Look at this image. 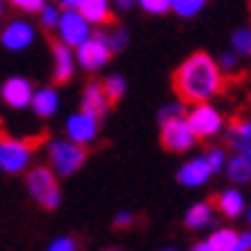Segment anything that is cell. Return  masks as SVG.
I'll return each instance as SVG.
<instances>
[{"instance_id": "d590c367", "label": "cell", "mask_w": 251, "mask_h": 251, "mask_svg": "<svg viewBox=\"0 0 251 251\" xmlns=\"http://www.w3.org/2000/svg\"><path fill=\"white\" fill-rule=\"evenodd\" d=\"M0 16H3V0H0Z\"/></svg>"}, {"instance_id": "52a82bcc", "label": "cell", "mask_w": 251, "mask_h": 251, "mask_svg": "<svg viewBox=\"0 0 251 251\" xmlns=\"http://www.w3.org/2000/svg\"><path fill=\"white\" fill-rule=\"evenodd\" d=\"M56 28L62 33V41L67 47H79L87 36H90V26L87 21L77 13V10H67L64 16H59L56 21Z\"/></svg>"}, {"instance_id": "1f68e13d", "label": "cell", "mask_w": 251, "mask_h": 251, "mask_svg": "<svg viewBox=\"0 0 251 251\" xmlns=\"http://www.w3.org/2000/svg\"><path fill=\"white\" fill-rule=\"evenodd\" d=\"M116 5H118L121 10H131V8L136 5V0H116Z\"/></svg>"}, {"instance_id": "4316f807", "label": "cell", "mask_w": 251, "mask_h": 251, "mask_svg": "<svg viewBox=\"0 0 251 251\" xmlns=\"http://www.w3.org/2000/svg\"><path fill=\"white\" fill-rule=\"evenodd\" d=\"M8 3L16 5V8H21V10H28V13H39L47 0H8Z\"/></svg>"}, {"instance_id": "30bf717a", "label": "cell", "mask_w": 251, "mask_h": 251, "mask_svg": "<svg viewBox=\"0 0 251 251\" xmlns=\"http://www.w3.org/2000/svg\"><path fill=\"white\" fill-rule=\"evenodd\" d=\"M67 133H70V139L77 141V144H87L95 139L98 133V118L87 116V113H79V116H72L67 121Z\"/></svg>"}, {"instance_id": "d6a6232c", "label": "cell", "mask_w": 251, "mask_h": 251, "mask_svg": "<svg viewBox=\"0 0 251 251\" xmlns=\"http://www.w3.org/2000/svg\"><path fill=\"white\" fill-rule=\"evenodd\" d=\"M192 251H213V249H210L208 241H202V244H195V246H192Z\"/></svg>"}, {"instance_id": "5bb4252c", "label": "cell", "mask_w": 251, "mask_h": 251, "mask_svg": "<svg viewBox=\"0 0 251 251\" xmlns=\"http://www.w3.org/2000/svg\"><path fill=\"white\" fill-rule=\"evenodd\" d=\"M110 108V102L102 93V85L100 82H90L87 90H85V98H82V113L93 118H102V113Z\"/></svg>"}, {"instance_id": "484cf974", "label": "cell", "mask_w": 251, "mask_h": 251, "mask_svg": "<svg viewBox=\"0 0 251 251\" xmlns=\"http://www.w3.org/2000/svg\"><path fill=\"white\" fill-rule=\"evenodd\" d=\"M249 44H251V36H249V28H238L236 33H233V47L241 51V54H249Z\"/></svg>"}, {"instance_id": "603a6c76", "label": "cell", "mask_w": 251, "mask_h": 251, "mask_svg": "<svg viewBox=\"0 0 251 251\" xmlns=\"http://www.w3.org/2000/svg\"><path fill=\"white\" fill-rule=\"evenodd\" d=\"M202 5H205V0H169V8H172L177 16H185V18L200 13Z\"/></svg>"}, {"instance_id": "f1b7e54d", "label": "cell", "mask_w": 251, "mask_h": 251, "mask_svg": "<svg viewBox=\"0 0 251 251\" xmlns=\"http://www.w3.org/2000/svg\"><path fill=\"white\" fill-rule=\"evenodd\" d=\"M205 164H208L210 172H218V169L223 167V154H221L218 149H213L208 156H205Z\"/></svg>"}, {"instance_id": "e0dca14e", "label": "cell", "mask_w": 251, "mask_h": 251, "mask_svg": "<svg viewBox=\"0 0 251 251\" xmlns=\"http://www.w3.org/2000/svg\"><path fill=\"white\" fill-rule=\"evenodd\" d=\"M228 141H231V146L238 154H249V121L233 118L231 131H228Z\"/></svg>"}, {"instance_id": "7402d4cb", "label": "cell", "mask_w": 251, "mask_h": 251, "mask_svg": "<svg viewBox=\"0 0 251 251\" xmlns=\"http://www.w3.org/2000/svg\"><path fill=\"white\" fill-rule=\"evenodd\" d=\"M102 85V93H105V98H108V102H110V108L116 105V102L123 98V90H126V82L121 77H108L105 82H100Z\"/></svg>"}, {"instance_id": "8fae6325", "label": "cell", "mask_w": 251, "mask_h": 251, "mask_svg": "<svg viewBox=\"0 0 251 251\" xmlns=\"http://www.w3.org/2000/svg\"><path fill=\"white\" fill-rule=\"evenodd\" d=\"M0 41H3V47L13 49V51L26 49L33 41V28L28 24H24V21H13V24H8L5 31L0 33Z\"/></svg>"}, {"instance_id": "ba28073f", "label": "cell", "mask_w": 251, "mask_h": 251, "mask_svg": "<svg viewBox=\"0 0 251 251\" xmlns=\"http://www.w3.org/2000/svg\"><path fill=\"white\" fill-rule=\"evenodd\" d=\"M77 59L85 70H100L102 64H108L110 59V49L100 41V36H93V39H85L82 44L77 47Z\"/></svg>"}, {"instance_id": "6da1fadb", "label": "cell", "mask_w": 251, "mask_h": 251, "mask_svg": "<svg viewBox=\"0 0 251 251\" xmlns=\"http://www.w3.org/2000/svg\"><path fill=\"white\" fill-rule=\"evenodd\" d=\"M172 87L179 102H185V105L208 102L223 90L221 67L213 62L210 54L195 51L177 67V72L172 75Z\"/></svg>"}, {"instance_id": "7a4b0ae2", "label": "cell", "mask_w": 251, "mask_h": 251, "mask_svg": "<svg viewBox=\"0 0 251 251\" xmlns=\"http://www.w3.org/2000/svg\"><path fill=\"white\" fill-rule=\"evenodd\" d=\"M47 141H49L47 133L31 136V139H16L5 128H0V169H5V172H21V169H26L31 154Z\"/></svg>"}, {"instance_id": "ac0fdd59", "label": "cell", "mask_w": 251, "mask_h": 251, "mask_svg": "<svg viewBox=\"0 0 251 251\" xmlns=\"http://www.w3.org/2000/svg\"><path fill=\"white\" fill-rule=\"evenodd\" d=\"M208 244H210L213 251H244L241 249V238H238V233L231 231V228H226V231H215Z\"/></svg>"}, {"instance_id": "f546056e", "label": "cell", "mask_w": 251, "mask_h": 251, "mask_svg": "<svg viewBox=\"0 0 251 251\" xmlns=\"http://www.w3.org/2000/svg\"><path fill=\"white\" fill-rule=\"evenodd\" d=\"M49 251H77V241L75 238H56Z\"/></svg>"}, {"instance_id": "cb8c5ba5", "label": "cell", "mask_w": 251, "mask_h": 251, "mask_svg": "<svg viewBox=\"0 0 251 251\" xmlns=\"http://www.w3.org/2000/svg\"><path fill=\"white\" fill-rule=\"evenodd\" d=\"M98 36H100V41H102V44H105V47L110 49V54H113V51H121V49H123V44H126V33H123L121 28H113V31H100Z\"/></svg>"}, {"instance_id": "e575fe53", "label": "cell", "mask_w": 251, "mask_h": 251, "mask_svg": "<svg viewBox=\"0 0 251 251\" xmlns=\"http://www.w3.org/2000/svg\"><path fill=\"white\" fill-rule=\"evenodd\" d=\"M223 64H226V67H233V64H236V59H233V56H226Z\"/></svg>"}, {"instance_id": "277c9868", "label": "cell", "mask_w": 251, "mask_h": 251, "mask_svg": "<svg viewBox=\"0 0 251 251\" xmlns=\"http://www.w3.org/2000/svg\"><path fill=\"white\" fill-rule=\"evenodd\" d=\"M49 159H51V167H54L59 175H72L77 167L85 164L87 149H85L82 144H77V141H75V144L59 141V144H51Z\"/></svg>"}, {"instance_id": "83f0119b", "label": "cell", "mask_w": 251, "mask_h": 251, "mask_svg": "<svg viewBox=\"0 0 251 251\" xmlns=\"http://www.w3.org/2000/svg\"><path fill=\"white\" fill-rule=\"evenodd\" d=\"M41 21H44V26H47V28H54L56 21H59V10L51 8V5H44L41 8Z\"/></svg>"}, {"instance_id": "8992f818", "label": "cell", "mask_w": 251, "mask_h": 251, "mask_svg": "<svg viewBox=\"0 0 251 251\" xmlns=\"http://www.w3.org/2000/svg\"><path fill=\"white\" fill-rule=\"evenodd\" d=\"M187 126L195 139H208V136L218 133L221 128V116L215 113L210 105H205V102H198V108L190 113L187 118Z\"/></svg>"}, {"instance_id": "9a60e30c", "label": "cell", "mask_w": 251, "mask_h": 251, "mask_svg": "<svg viewBox=\"0 0 251 251\" xmlns=\"http://www.w3.org/2000/svg\"><path fill=\"white\" fill-rule=\"evenodd\" d=\"M208 177H210V169H208V164H205V159H192V162H187L177 175V179L187 187H198Z\"/></svg>"}, {"instance_id": "2e32d148", "label": "cell", "mask_w": 251, "mask_h": 251, "mask_svg": "<svg viewBox=\"0 0 251 251\" xmlns=\"http://www.w3.org/2000/svg\"><path fill=\"white\" fill-rule=\"evenodd\" d=\"M210 202H213V205H218V210H221L223 215H228V218H236V215L244 210V198L238 195L236 190H226L223 195L213 198Z\"/></svg>"}, {"instance_id": "44dd1931", "label": "cell", "mask_w": 251, "mask_h": 251, "mask_svg": "<svg viewBox=\"0 0 251 251\" xmlns=\"http://www.w3.org/2000/svg\"><path fill=\"white\" fill-rule=\"evenodd\" d=\"M210 210H213V202H200V205H195V208L187 213L185 223L190 228H202L205 223H210Z\"/></svg>"}, {"instance_id": "4dcf8cb0", "label": "cell", "mask_w": 251, "mask_h": 251, "mask_svg": "<svg viewBox=\"0 0 251 251\" xmlns=\"http://www.w3.org/2000/svg\"><path fill=\"white\" fill-rule=\"evenodd\" d=\"M133 223V215L131 213H121L118 218H116V228H128Z\"/></svg>"}, {"instance_id": "d4e9b609", "label": "cell", "mask_w": 251, "mask_h": 251, "mask_svg": "<svg viewBox=\"0 0 251 251\" xmlns=\"http://www.w3.org/2000/svg\"><path fill=\"white\" fill-rule=\"evenodd\" d=\"M144 10H149V13H167L169 10V0H136Z\"/></svg>"}, {"instance_id": "7c38bea8", "label": "cell", "mask_w": 251, "mask_h": 251, "mask_svg": "<svg viewBox=\"0 0 251 251\" xmlns=\"http://www.w3.org/2000/svg\"><path fill=\"white\" fill-rule=\"evenodd\" d=\"M31 95H33V90H31L28 79L13 77V79H8V82L3 85V100L8 102L10 108H26L31 102Z\"/></svg>"}, {"instance_id": "d6986e66", "label": "cell", "mask_w": 251, "mask_h": 251, "mask_svg": "<svg viewBox=\"0 0 251 251\" xmlns=\"http://www.w3.org/2000/svg\"><path fill=\"white\" fill-rule=\"evenodd\" d=\"M31 102H33V110H36L41 118L54 116L56 105H59V100H56V93H54V90H41V93L31 95Z\"/></svg>"}, {"instance_id": "4fadbf2b", "label": "cell", "mask_w": 251, "mask_h": 251, "mask_svg": "<svg viewBox=\"0 0 251 251\" xmlns=\"http://www.w3.org/2000/svg\"><path fill=\"white\" fill-rule=\"evenodd\" d=\"M51 51H54V85H64L72 79V54L67 49L64 41H51Z\"/></svg>"}, {"instance_id": "836d02e7", "label": "cell", "mask_w": 251, "mask_h": 251, "mask_svg": "<svg viewBox=\"0 0 251 251\" xmlns=\"http://www.w3.org/2000/svg\"><path fill=\"white\" fill-rule=\"evenodd\" d=\"M59 3H62L64 8H75V5H77V0H59Z\"/></svg>"}, {"instance_id": "9c48e42d", "label": "cell", "mask_w": 251, "mask_h": 251, "mask_svg": "<svg viewBox=\"0 0 251 251\" xmlns=\"http://www.w3.org/2000/svg\"><path fill=\"white\" fill-rule=\"evenodd\" d=\"M77 13L87 24H100V26H116V16L110 13L108 0H77Z\"/></svg>"}, {"instance_id": "3957f363", "label": "cell", "mask_w": 251, "mask_h": 251, "mask_svg": "<svg viewBox=\"0 0 251 251\" xmlns=\"http://www.w3.org/2000/svg\"><path fill=\"white\" fill-rule=\"evenodd\" d=\"M26 185H28V192L36 198L44 208H56L59 205V187H56V177L51 169L47 167H39L26 177Z\"/></svg>"}, {"instance_id": "ffe728a7", "label": "cell", "mask_w": 251, "mask_h": 251, "mask_svg": "<svg viewBox=\"0 0 251 251\" xmlns=\"http://www.w3.org/2000/svg\"><path fill=\"white\" fill-rule=\"evenodd\" d=\"M228 177L233 182H249L251 169H249V154H236L228 162Z\"/></svg>"}, {"instance_id": "5b68a950", "label": "cell", "mask_w": 251, "mask_h": 251, "mask_svg": "<svg viewBox=\"0 0 251 251\" xmlns=\"http://www.w3.org/2000/svg\"><path fill=\"white\" fill-rule=\"evenodd\" d=\"M195 144V136H192L187 121L182 116H172L162 121V146L167 151H187Z\"/></svg>"}]
</instances>
